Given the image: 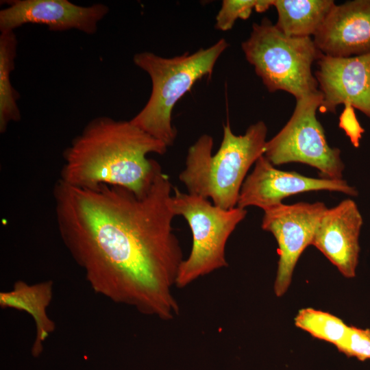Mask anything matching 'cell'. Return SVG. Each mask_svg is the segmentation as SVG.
<instances>
[{"mask_svg": "<svg viewBox=\"0 0 370 370\" xmlns=\"http://www.w3.org/2000/svg\"><path fill=\"white\" fill-rule=\"evenodd\" d=\"M330 190L357 196L356 188L346 180L313 178L296 172L278 170L264 155L255 162L240 190L237 207L256 206L265 210L280 204L284 198L308 191Z\"/></svg>", "mask_w": 370, "mask_h": 370, "instance_id": "cell-9", "label": "cell"}, {"mask_svg": "<svg viewBox=\"0 0 370 370\" xmlns=\"http://www.w3.org/2000/svg\"><path fill=\"white\" fill-rule=\"evenodd\" d=\"M267 130L266 124L260 121L251 125L244 134L236 135L227 121L214 154L212 137L201 135L189 147L179 180L189 193L211 199L223 209L236 207L249 169L264 155Z\"/></svg>", "mask_w": 370, "mask_h": 370, "instance_id": "cell-3", "label": "cell"}, {"mask_svg": "<svg viewBox=\"0 0 370 370\" xmlns=\"http://www.w3.org/2000/svg\"><path fill=\"white\" fill-rule=\"evenodd\" d=\"M241 48L269 92L284 90L297 100L319 90L312 65L322 53L311 37L288 36L263 18Z\"/></svg>", "mask_w": 370, "mask_h": 370, "instance_id": "cell-5", "label": "cell"}, {"mask_svg": "<svg viewBox=\"0 0 370 370\" xmlns=\"http://www.w3.org/2000/svg\"><path fill=\"white\" fill-rule=\"evenodd\" d=\"M0 10V32L14 31L28 23L44 25L52 32L73 29L96 33L98 23L108 13L102 3L81 6L68 0H12Z\"/></svg>", "mask_w": 370, "mask_h": 370, "instance_id": "cell-10", "label": "cell"}, {"mask_svg": "<svg viewBox=\"0 0 370 370\" xmlns=\"http://www.w3.org/2000/svg\"><path fill=\"white\" fill-rule=\"evenodd\" d=\"M362 224L363 219L357 204L354 200L346 199L325 210L312 240L311 245L317 248L347 278L356 275Z\"/></svg>", "mask_w": 370, "mask_h": 370, "instance_id": "cell-12", "label": "cell"}, {"mask_svg": "<svg viewBox=\"0 0 370 370\" xmlns=\"http://www.w3.org/2000/svg\"><path fill=\"white\" fill-rule=\"evenodd\" d=\"M316 62L319 111L335 113L338 105H350L370 119V53L348 58L321 53Z\"/></svg>", "mask_w": 370, "mask_h": 370, "instance_id": "cell-11", "label": "cell"}, {"mask_svg": "<svg viewBox=\"0 0 370 370\" xmlns=\"http://www.w3.org/2000/svg\"><path fill=\"white\" fill-rule=\"evenodd\" d=\"M336 347L348 357L360 361L370 359V330L348 326L345 336Z\"/></svg>", "mask_w": 370, "mask_h": 370, "instance_id": "cell-19", "label": "cell"}, {"mask_svg": "<svg viewBox=\"0 0 370 370\" xmlns=\"http://www.w3.org/2000/svg\"><path fill=\"white\" fill-rule=\"evenodd\" d=\"M295 325L313 337L335 346L342 341L348 328L338 317L310 308L299 311L295 318Z\"/></svg>", "mask_w": 370, "mask_h": 370, "instance_id": "cell-17", "label": "cell"}, {"mask_svg": "<svg viewBox=\"0 0 370 370\" xmlns=\"http://www.w3.org/2000/svg\"><path fill=\"white\" fill-rule=\"evenodd\" d=\"M172 185L161 169L149 190L101 185L53 188L60 236L92 289L112 301L169 321L179 314L173 293L184 260L172 221Z\"/></svg>", "mask_w": 370, "mask_h": 370, "instance_id": "cell-1", "label": "cell"}, {"mask_svg": "<svg viewBox=\"0 0 370 370\" xmlns=\"http://www.w3.org/2000/svg\"><path fill=\"white\" fill-rule=\"evenodd\" d=\"M228 46L221 38L208 48L172 58L149 51L136 53L134 63L149 75L152 88L147 103L130 122L167 147L172 146L177 136L172 123L174 106L195 82L212 74Z\"/></svg>", "mask_w": 370, "mask_h": 370, "instance_id": "cell-4", "label": "cell"}, {"mask_svg": "<svg viewBox=\"0 0 370 370\" xmlns=\"http://www.w3.org/2000/svg\"><path fill=\"white\" fill-rule=\"evenodd\" d=\"M274 0H258L255 10L258 12H262L273 5Z\"/></svg>", "mask_w": 370, "mask_h": 370, "instance_id": "cell-21", "label": "cell"}, {"mask_svg": "<svg viewBox=\"0 0 370 370\" xmlns=\"http://www.w3.org/2000/svg\"><path fill=\"white\" fill-rule=\"evenodd\" d=\"M52 280L29 284L23 280L14 282L12 288L0 293V306L12 308L29 314L35 323L36 336L31 352L38 357L43 350V343L55 329V323L47 314L53 297Z\"/></svg>", "mask_w": 370, "mask_h": 370, "instance_id": "cell-14", "label": "cell"}, {"mask_svg": "<svg viewBox=\"0 0 370 370\" xmlns=\"http://www.w3.org/2000/svg\"><path fill=\"white\" fill-rule=\"evenodd\" d=\"M258 0H223L216 16L215 28L230 30L238 18L247 19L255 10Z\"/></svg>", "mask_w": 370, "mask_h": 370, "instance_id": "cell-18", "label": "cell"}, {"mask_svg": "<svg viewBox=\"0 0 370 370\" xmlns=\"http://www.w3.org/2000/svg\"><path fill=\"white\" fill-rule=\"evenodd\" d=\"M339 127L345 132L353 145L358 147L365 130L358 121L353 106L345 105L339 118Z\"/></svg>", "mask_w": 370, "mask_h": 370, "instance_id": "cell-20", "label": "cell"}, {"mask_svg": "<svg viewBox=\"0 0 370 370\" xmlns=\"http://www.w3.org/2000/svg\"><path fill=\"white\" fill-rule=\"evenodd\" d=\"M328 208L321 201L283 203L264 210L262 230L271 232L278 245L279 260L273 290L277 297L288 290L294 269L304 250L311 245L319 220Z\"/></svg>", "mask_w": 370, "mask_h": 370, "instance_id": "cell-8", "label": "cell"}, {"mask_svg": "<svg viewBox=\"0 0 370 370\" xmlns=\"http://www.w3.org/2000/svg\"><path fill=\"white\" fill-rule=\"evenodd\" d=\"M18 40L14 31H4L0 34V132L4 133L11 122L21 119L17 103L20 97L10 82L14 69Z\"/></svg>", "mask_w": 370, "mask_h": 370, "instance_id": "cell-16", "label": "cell"}, {"mask_svg": "<svg viewBox=\"0 0 370 370\" xmlns=\"http://www.w3.org/2000/svg\"><path fill=\"white\" fill-rule=\"evenodd\" d=\"M167 148L130 121L97 117L64 150L59 180L82 188L119 186L142 197L162 169L147 156L162 155Z\"/></svg>", "mask_w": 370, "mask_h": 370, "instance_id": "cell-2", "label": "cell"}, {"mask_svg": "<svg viewBox=\"0 0 370 370\" xmlns=\"http://www.w3.org/2000/svg\"><path fill=\"white\" fill-rule=\"evenodd\" d=\"M313 40L320 52L331 57L370 53V0L335 4Z\"/></svg>", "mask_w": 370, "mask_h": 370, "instance_id": "cell-13", "label": "cell"}, {"mask_svg": "<svg viewBox=\"0 0 370 370\" xmlns=\"http://www.w3.org/2000/svg\"><path fill=\"white\" fill-rule=\"evenodd\" d=\"M321 101L319 90L296 100L288 121L267 141L264 156L273 165L304 163L318 169L322 178L341 180L345 169L341 150L328 145L323 127L317 118Z\"/></svg>", "mask_w": 370, "mask_h": 370, "instance_id": "cell-7", "label": "cell"}, {"mask_svg": "<svg viewBox=\"0 0 370 370\" xmlns=\"http://www.w3.org/2000/svg\"><path fill=\"white\" fill-rule=\"evenodd\" d=\"M172 207L187 221L193 236L189 256L183 260L176 286L184 288L213 271L227 267L225 246L247 211L238 207L223 209L209 199L174 188Z\"/></svg>", "mask_w": 370, "mask_h": 370, "instance_id": "cell-6", "label": "cell"}, {"mask_svg": "<svg viewBox=\"0 0 370 370\" xmlns=\"http://www.w3.org/2000/svg\"><path fill=\"white\" fill-rule=\"evenodd\" d=\"M335 4L332 0H274L275 25L288 36H314Z\"/></svg>", "mask_w": 370, "mask_h": 370, "instance_id": "cell-15", "label": "cell"}]
</instances>
